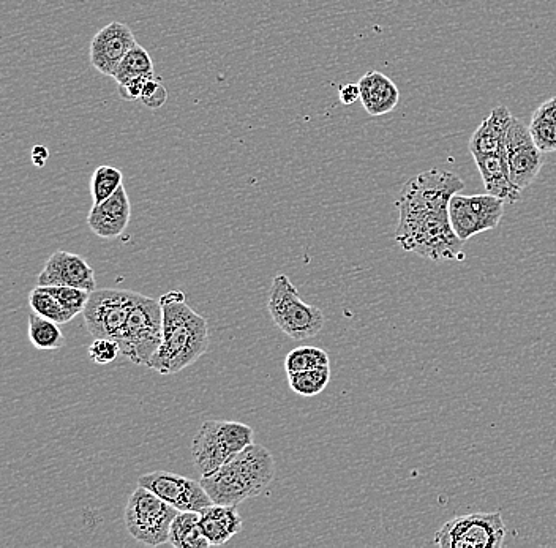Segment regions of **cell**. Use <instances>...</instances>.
<instances>
[{
  "mask_svg": "<svg viewBox=\"0 0 556 548\" xmlns=\"http://www.w3.org/2000/svg\"><path fill=\"white\" fill-rule=\"evenodd\" d=\"M465 182L457 174L433 168L406 182L395 206L399 226L395 241L405 252L432 261H462L463 244L449 218L452 196L462 192Z\"/></svg>",
  "mask_w": 556,
  "mask_h": 548,
  "instance_id": "cell-1",
  "label": "cell"
},
{
  "mask_svg": "<svg viewBox=\"0 0 556 548\" xmlns=\"http://www.w3.org/2000/svg\"><path fill=\"white\" fill-rule=\"evenodd\" d=\"M163 308V340L147 362L160 375H174L195 364L209 346L207 320L196 313L179 290L168 291L160 299Z\"/></svg>",
  "mask_w": 556,
  "mask_h": 548,
  "instance_id": "cell-2",
  "label": "cell"
},
{
  "mask_svg": "<svg viewBox=\"0 0 556 548\" xmlns=\"http://www.w3.org/2000/svg\"><path fill=\"white\" fill-rule=\"evenodd\" d=\"M275 477V460L261 444L252 443L241 454L211 476L201 477V484L215 504L239 506L256 498Z\"/></svg>",
  "mask_w": 556,
  "mask_h": 548,
  "instance_id": "cell-3",
  "label": "cell"
},
{
  "mask_svg": "<svg viewBox=\"0 0 556 548\" xmlns=\"http://www.w3.org/2000/svg\"><path fill=\"white\" fill-rule=\"evenodd\" d=\"M253 443V428L236 421H206L192 444L193 462L201 477L211 476Z\"/></svg>",
  "mask_w": 556,
  "mask_h": 548,
  "instance_id": "cell-4",
  "label": "cell"
},
{
  "mask_svg": "<svg viewBox=\"0 0 556 548\" xmlns=\"http://www.w3.org/2000/svg\"><path fill=\"white\" fill-rule=\"evenodd\" d=\"M267 310L275 326L297 342L316 337L326 323V316L320 308L305 304L296 286L285 274L275 275L272 280Z\"/></svg>",
  "mask_w": 556,
  "mask_h": 548,
  "instance_id": "cell-5",
  "label": "cell"
},
{
  "mask_svg": "<svg viewBox=\"0 0 556 548\" xmlns=\"http://www.w3.org/2000/svg\"><path fill=\"white\" fill-rule=\"evenodd\" d=\"M179 512L149 488L138 485L125 507V525L135 541L158 547L170 542L171 525Z\"/></svg>",
  "mask_w": 556,
  "mask_h": 548,
  "instance_id": "cell-6",
  "label": "cell"
},
{
  "mask_svg": "<svg viewBox=\"0 0 556 548\" xmlns=\"http://www.w3.org/2000/svg\"><path fill=\"white\" fill-rule=\"evenodd\" d=\"M163 340V308L160 301L139 294L128 316L124 332L117 340L122 356L136 365H147Z\"/></svg>",
  "mask_w": 556,
  "mask_h": 548,
  "instance_id": "cell-7",
  "label": "cell"
},
{
  "mask_svg": "<svg viewBox=\"0 0 556 548\" xmlns=\"http://www.w3.org/2000/svg\"><path fill=\"white\" fill-rule=\"evenodd\" d=\"M506 528L500 512L459 515L436 531L433 544L441 548H501Z\"/></svg>",
  "mask_w": 556,
  "mask_h": 548,
  "instance_id": "cell-8",
  "label": "cell"
},
{
  "mask_svg": "<svg viewBox=\"0 0 556 548\" xmlns=\"http://www.w3.org/2000/svg\"><path fill=\"white\" fill-rule=\"evenodd\" d=\"M138 296L133 291L111 288L92 291L83 312L89 334L94 338H111L117 342Z\"/></svg>",
  "mask_w": 556,
  "mask_h": 548,
  "instance_id": "cell-9",
  "label": "cell"
},
{
  "mask_svg": "<svg viewBox=\"0 0 556 548\" xmlns=\"http://www.w3.org/2000/svg\"><path fill=\"white\" fill-rule=\"evenodd\" d=\"M506 201L489 195L452 196L449 218L455 234L468 241L473 236L498 228L504 215Z\"/></svg>",
  "mask_w": 556,
  "mask_h": 548,
  "instance_id": "cell-10",
  "label": "cell"
},
{
  "mask_svg": "<svg viewBox=\"0 0 556 548\" xmlns=\"http://www.w3.org/2000/svg\"><path fill=\"white\" fill-rule=\"evenodd\" d=\"M506 155H508L509 173L514 187L520 193L533 184L545 165V154L534 143L530 127L512 116L506 135Z\"/></svg>",
  "mask_w": 556,
  "mask_h": 548,
  "instance_id": "cell-11",
  "label": "cell"
},
{
  "mask_svg": "<svg viewBox=\"0 0 556 548\" xmlns=\"http://www.w3.org/2000/svg\"><path fill=\"white\" fill-rule=\"evenodd\" d=\"M138 485L149 488L181 512H201L214 504L201 481L168 471H155L139 477Z\"/></svg>",
  "mask_w": 556,
  "mask_h": 548,
  "instance_id": "cell-12",
  "label": "cell"
},
{
  "mask_svg": "<svg viewBox=\"0 0 556 548\" xmlns=\"http://www.w3.org/2000/svg\"><path fill=\"white\" fill-rule=\"evenodd\" d=\"M136 43L132 29L122 23H111L103 27L92 38L89 59L95 70L102 75L114 78L117 68L124 61V57L132 51Z\"/></svg>",
  "mask_w": 556,
  "mask_h": 548,
  "instance_id": "cell-13",
  "label": "cell"
},
{
  "mask_svg": "<svg viewBox=\"0 0 556 548\" xmlns=\"http://www.w3.org/2000/svg\"><path fill=\"white\" fill-rule=\"evenodd\" d=\"M37 286H73L92 293L97 290V280L94 269L83 256L57 250L38 274Z\"/></svg>",
  "mask_w": 556,
  "mask_h": 548,
  "instance_id": "cell-14",
  "label": "cell"
},
{
  "mask_svg": "<svg viewBox=\"0 0 556 548\" xmlns=\"http://www.w3.org/2000/svg\"><path fill=\"white\" fill-rule=\"evenodd\" d=\"M130 214V199L122 185L113 196L92 207V211L87 215V225L92 229V233L102 239H116L128 228Z\"/></svg>",
  "mask_w": 556,
  "mask_h": 548,
  "instance_id": "cell-15",
  "label": "cell"
},
{
  "mask_svg": "<svg viewBox=\"0 0 556 548\" xmlns=\"http://www.w3.org/2000/svg\"><path fill=\"white\" fill-rule=\"evenodd\" d=\"M474 162L481 173L485 192L506 201V204H515L522 193L514 187L509 173L508 155L506 149L496 154L478 155Z\"/></svg>",
  "mask_w": 556,
  "mask_h": 548,
  "instance_id": "cell-16",
  "label": "cell"
},
{
  "mask_svg": "<svg viewBox=\"0 0 556 548\" xmlns=\"http://www.w3.org/2000/svg\"><path fill=\"white\" fill-rule=\"evenodd\" d=\"M361 102L372 117L383 116L397 108L400 100L399 87L391 78L380 72H369L359 79Z\"/></svg>",
  "mask_w": 556,
  "mask_h": 548,
  "instance_id": "cell-17",
  "label": "cell"
},
{
  "mask_svg": "<svg viewBox=\"0 0 556 548\" xmlns=\"http://www.w3.org/2000/svg\"><path fill=\"white\" fill-rule=\"evenodd\" d=\"M512 114L506 106H496L492 113L485 117L478 130L470 139V152L473 157L478 155L496 154L506 149V135Z\"/></svg>",
  "mask_w": 556,
  "mask_h": 548,
  "instance_id": "cell-18",
  "label": "cell"
},
{
  "mask_svg": "<svg viewBox=\"0 0 556 548\" xmlns=\"http://www.w3.org/2000/svg\"><path fill=\"white\" fill-rule=\"evenodd\" d=\"M204 536L212 545H223L242 531V517L237 506L211 504L200 512Z\"/></svg>",
  "mask_w": 556,
  "mask_h": 548,
  "instance_id": "cell-19",
  "label": "cell"
},
{
  "mask_svg": "<svg viewBox=\"0 0 556 548\" xmlns=\"http://www.w3.org/2000/svg\"><path fill=\"white\" fill-rule=\"evenodd\" d=\"M170 544L176 548H207L211 542L204 536L200 512H179L171 525Z\"/></svg>",
  "mask_w": 556,
  "mask_h": 548,
  "instance_id": "cell-20",
  "label": "cell"
},
{
  "mask_svg": "<svg viewBox=\"0 0 556 548\" xmlns=\"http://www.w3.org/2000/svg\"><path fill=\"white\" fill-rule=\"evenodd\" d=\"M29 338L37 350H59L65 343L57 323L32 312L29 315Z\"/></svg>",
  "mask_w": 556,
  "mask_h": 548,
  "instance_id": "cell-21",
  "label": "cell"
},
{
  "mask_svg": "<svg viewBox=\"0 0 556 548\" xmlns=\"http://www.w3.org/2000/svg\"><path fill=\"white\" fill-rule=\"evenodd\" d=\"M329 381H331V365L288 375L291 391L302 397H315L321 394Z\"/></svg>",
  "mask_w": 556,
  "mask_h": 548,
  "instance_id": "cell-22",
  "label": "cell"
},
{
  "mask_svg": "<svg viewBox=\"0 0 556 548\" xmlns=\"http://www.w3.org/2000/svg\"><path fill=\"white\" fill-rule=\"evenodd\" d=\"M132 78H155L154 62H152L151 54L147 53L143 46L136 45L124 57V61L121 62L114 75L117 84Z\"/></svg>",
  "mask_w": 556,
  "mask_h": 548,
  "instance_id": "cell-23",
  "label": "cell"
},
{
  "mask_svg": "<svg viewBox=\"0 0 556 548\" xmlns=\"http://www.w3.org/2000/svg\"><path fill=\"white\" fill-rule=\"evenodd\" d=\"M29 304H31L32 312L57 324H67L75 318L72 313H68L62 307L61 302L57 301L53 294L46 291L45 286H37L35 290L31 291Z\"/></svg>",
  "mask_w": 556,
  "mask_h": 548,
  "instance_id": "cell-24",
  "label": "cell"
},
{
  "mask_svg": "<svg viewBox=\"0 0 556 548\" xmlns=\"http://www.w3.org/2000/svg\"><path fill=\"white\" fill-rule=\"evenodd\" d=\"M324 365H331L329 356L326 351L316 346H301L296 350L290 351L285 359L286 373L307 372L312 368L324 367Z\"/></svg>",
  "mask_w": 556,
  "mask_h": 548,
  "instance_id": "cell-25",
  "label": "cell"
},
{
  "mask_svg": "<svg viewBox=\"0 0 556 548\" xmlns=\"http://www.w3.org/2000/svg\"><path fill=\"white\" fill-rule=\"evenodd\" d=\"M122 181H124V176L119 169L108 165L98 166L95 169L94 176H92L94 206L103 203L109 196H113L119 190V187H122Z\"/></svg>",
  "mask_w": 556,
  "mask_h": 548,
  "instance_id": "cell-26",
  "label": "cell"
},
{
  "mask_svg": "<svg viewBox=\"0 0 556 548\" xmlns=\"http://www.w3.org/2000/svg\"><path fill=\"white\" fill-rule=\"evenodd\" d=\"M46 291L53 294L57 301L61 302L62 307L73 316L84 312L87 301L91 297V291L73 288V286H45Z\"/></svg>",
  "mask_w": 556,
  "mask_h": 548,
  "instance_id": "cell-27",
  "label": "cell"
},
{
  "mask_svg": "<svg viewBox=\"0 0 556 548\" xmlns=\"http://www.w3.org/2000/svg\"><path fill=\"white\" fill-rule=\"evenodd\" d=\"M530 132L533 135L534 143L544 154L556 152V124L533 116Z\"/></svg>",
  "mask_w": 556,
  "mask_h": 548,
  "instance_id": "cell-28",
  "label": "cell"
},
{
  "mask_svg": "<svg viewBox=\"0 0 556 548\" xmlns=\"http://www.w3.org/2000/svg\"><path fill=\"white\" fill-rule=\"evenodd\" d=\"M89 359L97 365H108L116 361L117 356L122 354L121 346L111 338H95L89 346Z\"/></svg>",
  "mask_w": 556,
  "mask_h": 548,
  "instance_id": "cell-29",
  "label": "cell"
},
{
  "mask_svg": "<svg viewBox=\"0 0 556 548\" xmlns=\"http://www.w3.org/2000/svg\"><path fill=\"white\" fill-rule=\"evenodd\" d=\"M166 100H168V91H166L165 86L160 83V79H149L146 86H144L143 94H141V102H143L147 108L158 109L165 105Z\"/></svg>",
  "mask_w": 556,
  "mask_h": 548,
  "instance_id": "cell-30",
  "label": "cell"
},
{
  "mask_svg": "<svg viewBox=\"0 0 556 548\" xmlns=\"http://www.w3.org/2000/svg\"><path fill=\"white\" fill-rule=\"evenodd\" d=\"M147 81H149L147 78H132L119 83V94H121L122 100H127V102L141 100V94H143Z\"/></svg>",
  "mask_w": 556,
  "mask_h": 548,
  "instance_id": "cell-31",
  "label": "cell"
},
{
  "mask_svg": "<svg viewBox=\"0 0 556 548\" xmlns=\"http://www.w3.org/2000/svg\"><path fill=\"white\" fill-rule=\"evenodd\" d=\"M339 98L342 105H354L357 100H361V89H359V84L350 83L340 87Z\"/></svg>",
  "mask_w": 556,
  "mask_h": 548,
  "instance_id": "cell-32",
  "label": "cell"
},
{
  "mask_svg": "<svg viewBox=\"0 0 556 548\" xmlns=\"http://www.w3.org/2000/svg\"><path fill=\"white\" fill-rule=\"evenodd\" d=\"M533 116L556 124V97L550 98L547 102L542 103V105L534 111Z\"/></svg>",
  "mask_w": 556,
  "mask_h": 548,
  "instance_id": "cell-33",
  "label": "cell"
},
{
  "mask_svg": "<svg viewBox=\"0 0 556 548\" xmlns=\"http://www.w3.org/2000/svg\"><path fill=\"white\" fill-rule=\"evenodd\" d=\"M48 157L49 151L45 146H42V144H37V146H34V149H32V162H34V165L38 166V168H43V166L46 165Z\"/></svg>",
  "mask_w": 556,
  "mask_h": 548,
  "instance_id": "cell-34",
  "label": "cell"
}]
</instances>
